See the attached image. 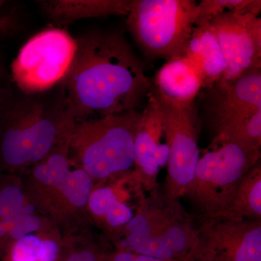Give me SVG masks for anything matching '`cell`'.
<instances>
[{"label": "cell", "mask_w": 261, "mask_h": 261, "mask_svg": "<svg viewBox=\"0 0 261 261\" xmlns=\"http://www.w3.org/2000/svg\"><path fill=\"white\" fill-rule=\"evenodd\" d=\"M75 39L74 59L59 84L74 121L137 110L152 86L123 33L94 30Z\"/></svg>", "instance_id": "obj_1"}, {"label": "cell", "mask_w": 261, "mask_h": 261, "mask_svg": "<svg viewBox=\"0 0 261 261\" xmlns=\"http://www.w3.org/2000/svg\"><path fill=\"white\" fill-rule=\"evenodd\" d=\"M27 94L8 87L0 98V173L28 169L73 128L64 91Z\"/></svg>", "instance_id": "obj_2"}, {"label": "cell", "mask_w": 261, "mask_h": 261, "mask_svg": "<svg viewBox=\"0 0 261 261\" xmlns=\"http://www.w3.org/2000/svg\"><path fill=\"white\" fill-rule=\"evenodd\" d=\"M141 113L137 110L75 122L70 163L94 179L124 173L135 166V141Z\"/></svg>", "instance_id": "obj_3"}, {"label": "cell", "mask_w": 261, "mask_h": 261, "mask_svg": "<svg viewBox=\"0 0 261 261\" xmlns=\"http://www.w3.org/2000/svg\"><path fill=\"white\" fill-rule=\"evenodd\" d=\"M260 159V147L214 136L208 147L200 150L195 176L183 196L197 217L227 212L242 180Z\"/></svg>", "instance_id": "obj_4"}, {"label": "cell", "mask_w": 261, "mask_h": 261, "mask_svg": "<svg viewBox=\"0 0 261 261\" xmlns=\"http://www.w3.org/2000/svg\"><path fill=\"white\" fill-rule=\"evenodd\" d=\"M194 0H132L126 27L149 60L185 56L198 18Z\"/></svg>", "instance_id": "obj_5"}, {"label": "cell", "mask_w": 261, "mask_h": 261, "mask_svg": "<svg viewBox=\"0 0 261 261\" xmlns=\"http://www.w3.org/2000/svg\"><path fill=\"white\" fill-rule=\"evenodd\" d=\"M126 242L137 254L168 260L193 247V219L178 200L154 195L125 226Z\"/></svg>", "instance_id": "obj_6"}, {"label": "cell", "mask_w": 261, "mask_h": 261, "mask_svg": "<svg viewBox=\"0 0 261 261\" xmlns=\"http://www.w3.org/2000/svg\"><path fill=\"white\" fill-rule=\"evenodd\" d=\"M76 49V39L65 29L38 33L20 48L12 63V79L18 90L35 94L58 87L68 73Z\"/></svg>", "instance_id": "obj_7"}, {"label": "cell", "mask_w": 261, "mask_h": 261, "mask_svg": "<svg viewBox=\"0 0 261 261\" xmlns=\"http://www.w3.org/2000/svg\"><path fill=\"white\" fill-rule=\"evenodd\" d=\"M158 100L162 109L168 147V173L163 195L178 200L193 179L200 159V123L195 103L174 106Z\"/></svg>", "instance_id": "obj_8"}, {"label": "cell", "mask_w": 261, "mask_h": 261, "mask_svg": "<svg viewBox=\"0 0 261 261\" xmlns=\"http://www.w3.org/2000/svg\"><path fill=\"white\" fill-rule=\"evenodd\" d=\"M207 23L226 62V72L219 82H232L250 70L261 68L260 17L251 13H221Z\"/></svg>", "instance_id": "obj_9"}, {"label": "cell", "mask_w": 261, "mask_h": 261, "mask_svg": "<svg viewBox=\"0 0 261 261\" xmlns=\"http://www.w3.org/2000/svg\"><path fill=\"white\" fill-rule=\"evenodd\" d=\"M197 218L193 247L224 252L230 261H261V220L228 214Z\"/></svg>", "instance_id": "obj_10"}, {"label": "cell", "mask_w": 261, "mask_h": 261, "mask_svg": "<svg viewBox=\"0 0 261 261\" xmlns=\"http://www.w3.org/2000/svg\"><path fill=\"white\" fill-rule=\"evenodd\" d=\"M206 110L215 136L261 111V68L207 89Z\"/></svg>", "instance_id": "obj_11"}, {"label": "cell", "mask_w": 261, "mask_h": 261, "mask_svg": "<svg viewBox=\"0 0 261 261\" xmlns=\"http://www.w3.org/2000/svg\"><path fill=\"white\" fill-rule=\"evenodd\" d=\"M141 113L135 141V166L138 177L153 181L160 168L167 165L168 147L161 105L152 92Z\"/></svg>", "instance_id": "obj_12"}, {"label": "cell", "mask_w": 261, "mask_h": 261, "mask_svg": "<svg viewBox=\"0 0 261 261\" xmlns=\"http://www.w3.org/2000/svg\"><path fill=\"white\" fill-rule=\"evenodd\" d=\"M152 93L163 102L174 106L195 103L202 88L199 72L185 56L167 61L154 78Z\"/></svg>", "instance_id": "obj_13"}, {"label": "cell", "mask_w": 261, "mask_h": 261, "mask_svg": "<svg viewBox=\"0 0 261 261\" xmlns=\"http://www.w3.org/2000/svg\"><path fill=\"white\" fill-rule=\"evenodd\" d=\"M75 167L70 170L58 188L33 202L39 208L60 219L87 207L89 196L93 190L94 180L84 169Z\"/></svg>", "instance_id": "obj_14"}, {"label": "cell", "mask_w": 261, "mask_h": 261, "mask_svg": "<svg viewBox=\"0 0 261 261\" xmlns=\"http://www.w3.org/2000/svg\"><path fill=\"white\" fill-rule=\"evenodd\" d=\"M185 56L200 73L202 88H211L224 77L226 62L208 23L195 25Z\"/></svg>", "instance_id": "obj_15"}, {"label": "cell", "mask_w": 261, "mask_h": 261, "mask_svg": "<svg viewBox=\"0 0 261 261\" xmlns=\"http://www.w3.org/2000/svg\"><path fill=\"white\" fill-rule=\"evenodd\" d=\"M72 130L57 144L40 162L29 168L27 197L34 200L47 192L58 188L71 170L69 143Z\"/></svg>", "instance_id": "obj_16"}, {"label": "cell", "mask_w": 261, "mask_h": 261, "mask_svg": "<svg viewBox=\"0 0 261 261\" xmlns=\"http://www.w3.org/2000/svg\"><path fill=\"white\" fill-rule=\"evenodd\" d=\"M132 0H60L40 2L48 18L58 25H68L84 18L109 15H125L129 12Z\"/></svg>", "instance_id": "obj_17"}, {"label": "cell", "mask_w": 261, "mask_h": 261, "mask_svg": "<svg viewBox=\"0 0 261 261\" xmlns=\"http://www.w3.org/2000/svg\"><path fill=\"white\" fill-rule=\"evenodd\" d=\"M61 247L56 238L32 233L12 243L1 261H58Z\"/></svg>", "instance_id": "obj_18"}, {"label": "cell", "mask_w": 261, "mask_h": 261, "mask_svg": "<svg viewBox=\"0 0 261 261\" xmlns=\"http://www.w3.org/2000/svg\"><path fill=\"white\" fill-rule=\"evenodd\" d=\"M224 214L261 220L260 161L242 180L232 203Z\"/></svg>", "instance_id": "obj_19"}, {"label": "cell", "mask_w": 261, "mask_h": 261, "mask_svg": "<svg viewBox=\"0 0 261 261\" xmlns=\"http://www.w3.org/2000/svg\"><path fill=\"white\" fill-rule=\"evenodd\" d=\"M23 182L13 173H0V219L15 223L27 211Z\"/></svg>", "instance_id": "obj_20"}, {"label": "cell", "mask_w": 261, "mask_h": 261, "mask_svg": "<svg viewBox=\"0 0 261 261\" xmlns=\"http://www.w3.org/2000/svg\"><path fill=\"white\" fill-rule=\"evenodd\" d=\"M199 15L196 25L207 23L213 17L221 13L251 14L259 16L260 0H202L198 3Z\"/></svg>", "instance_id": "obj_21"}, {"label": "cell", "mask_w": 261, "mask_h": 261, "mask_svg": "<svg viewBox=\"0 0 261 261\" xmlns=\"http://www.w3.org/2000/svg\"><path fill=\"white\" fill-rule=\"evenodd\" d=\"M216 136H222L242 145L260 148L261 111L233 123Z\"/></svg>", "instance_id": "obj_22"}, {"label": "cell", "mask_w": 261, "mask_h": 261, "mask_svg": "<svg viewBox=\"0 0 261 261\" xmlns=\"http://www.w3.org/2000/svg\"><path fill=\"white\" fill-rule=\"evenodd\" d=\"M118 200L112 187H98L91 192L87 207L94 217L102 220Z\"/></svg>", "instance_id": "obj_23"}, {"label": "cell", "mask_w": 261, "mask_h": 261, "mask_svg": "<svg viewBox=\"0 0 261 261\" xmlns=\"http://www.w3.org/2000/svg\"><path fill=\"white\" fill-rule=\"evenodd\" d=\"M22 25V15L18 4L0 0V37H9L18 32Z\"/></svg>", "instance_id": "obj_24"}, {"label": "cell", "mask_w": 261, "mask_h": 261, "mask_svg": "<svg viewBox=\"0 0 261 261\" xmlns=\"http://www.w3.org/2000/svg\"><path fill=\"white\" fill-rule=\"evenodd\" d=\"M43 222L40 218L31 212L25 213L15 221L10 235L13 242L23 238L27 235L32 234L42 229Z\"/></svg>", "instance_id": "obj_25"}, {"label": "cell", "mask_w": 261, "mask_h": 261, "mask_svg": "<svg viewBox=\"0 0 261 261\" xmlns=\"http://www.w3.org/2000/svg\"><path fill=\"white\" fill-rule=\"evenodd\" d=\"M133 216V211L129 206L118 200L102 221L108 227L113 229L126 226Z\"/></svg>", "instance_id": "obj_26"}, {"label": "cell", "mask_w": 261, "mask_h": 261, "mask_svg": "<svg viewBox=\"0 0 261 261\" xmlns=\"http://www.w3.org/2000/svg\"><path fill=\"white\" fill-rule=\"evenodd\" d=\"M98 255L93 247L83 245H62L58 261H98Z\"/></svg>", "instance_id": "obj_27"}, {"label": "cell", "mask_w": 261, "mask_h": 261, "mask_svg": "<svg viewBox=\"0 0 261 261\" xmlns=\"http://www.w3.org/2000/svg\"><path fill=\"white\" fill-rule=\"evenodd\" d=\"M15 223H8L0 219V261L4 256L8 247L13 243L10 232Z\"/></svg>", "instance_id": "obj_28"}, {"label": "cell", "mask_w": 261, "mask_h": 261, "mask_svg": "<svg viewBox=\"0 0 261 261\" xmlns=\"http://www.w3.org/2000/svg\"><path fill=\"white\" fill-rule=\"evenodd\" d=\"M9 85L7 83L6 72H5L4 66L0 62V98L3 97Z\"/></svg>", "instance_id": "obj_29"}, {"label": "cell", "mask_w": 261, "mask_h": 261, "mask_svg": "<svg viewBox=\"0 0 261 261\" xmlns=\"http://www.w3.org/2000/svg\"><path fill=\"white\" fill-rule=\"evenodd\" d=\"M136 255L128 252H120L113 257V261H135Z\"/></svg>", "instance_id": "obj_30"}, {"label": "cell", "mask_w": 261, "mask_h": 261, "mask_svg": "<svg viewBox=\"0 0 261 261\" xmlns=\"http://www.w3.org/2000/svg\"><path fill=\"white\" fill-rule=\"evenodd\" d=\"M135 261H166L162 259L156 258V257L145 256V255H139L136 256Z\"/></svg>", "instance_id": "obj_31"}]
</instances>
